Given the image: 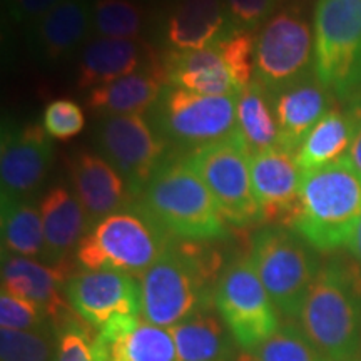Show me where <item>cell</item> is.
<instances>
[{"label": "cell", "mask_w": 361, "mask_h": 361, "mask_svg": "<svg viewBox=\"0 0 361 361\" xmlns=\"http://www.w3.org/2000/svg\"><path fill=\"white\" fill-rule=\"evenodd\" d=\"M178 361H234L239 348L218 310L207 308L169 328Z\"/></svg>", "instance_id": "cell-26"}, {"label": "cell", "mask_w": 361, "mask_h": 361, "mask_svg": "<svg viewBox=\"0 0 361 361\" xmlns=\"http://www.w3.org/2000/svg\"><path fill=\"white\" fill-rule=\"evenodd\" d=\"M2 252L44 261V224L34 197L2 196Z\"/></svg>", "instance_id": "cell-28"}, {"label": "cell", "mask_w": 361, "mask_h": 361, "mask_svg": "<svg viewBox=\"0 0 361 361\" xmlns=\"http://www.w3.org/2000/svg\"><path fill=\"white\" fill-rule=\"evenodd\" d=\"M346 106H348L351 112H353L356 121V130L353 142H351V147L345 159L348 161L358 173H361V92L348 99V104H346Z\"/></svg>", "instance_id": "cell-38"}, {"label": "cell", "mask_w": 361, "mask_h": 361, "mask_svg": "<svg viewBox=\"0 0 361 361\" xmlns=\"http://www.w3.org/2000/svg\"><path fill=\"white\" fill-rule=\"evenodd\" d=\"M72 274L71 266L2 252V291L37 305L56 331L78 318L66 295V284Z\"/></svg>", "instance_id": "cell-14"}, {"label": "cell", "mask_w": 361, "mask_h": 361, "mask_svg": "<svg viewBox=\"0 0 361 361\" xmlns=\"http://www.w3.org/2000/svg\"><path fill=\"white\" fill-rule=\"evenodd\" d=\"M234 361H256L255 358H252V356L250 355V353H243V355H239L236 360Z\"/></svg>", "instance_id": "cell-40"}, {"label": "cell", "mask_w": 361, "mask_h": 361, "mask_svg": "<svg viewBox=\"0 0 361 361\" xmlns=\"http://www.w3.org/2000/svg\"><path fill=\"white\" fill-rule=\"evenodd\" d=\"M137 202L174 239L213 243L229 234L213 194L186 157H166Z\"/></svg>", "instance_id": "cell-4"}, {"label": "cell", "mask_w": 361, "mask_h": 361, "mask_svg": "<svg viewBox=\"0 0 361 361\" xmlns=\"http://www.w3.org/2000/svg\"><path fill=\"white\" fill-rule=\"evenodd\" d=\"M223 258L207 243L173 239L159 259L139 278L141 316L171 328L202 310L213 308Z\"/></svg>", "instance_id": "cell-1"}, {"label": "cell", "mask_w": 361, "mask_h": 361, "mask_svg": "<svg viewBox=\"0 0 361 361\" xmlns=\"http://www.w3.org/2000/svg\"><path fill=\"white\" fill-rule=\"evenodd\" d=\"M314 74V39L300 12L284 8L255 37V79L271 96Z\"/></svg>", "instance_id": "cell-11"}, {"label": "cell", "mask_w": 361, "mask_h": 361, "mask_svg": "<svg viewBox=\"0 0 361 361\" xmlns=\"http://www.w3.org/2000/svg\"><path fill=\"white\" fill-rule=\"evenodd\" d=\"M250 258L279 314L296 322L322 269L318 251L288 226H266L251 238Z\"/></svg>", "instance_id": "cell-6"}, {"label": "cell", "mask_w": 361, "mask_h": 361, "mask_svg": "<svg viewBox=\"0 0 361 361\" xmlns=\"http://www.w3.org/2000/svg\"><path fill=\"white\" fill-rule=\"evenodd\" d=\"M236 104L238 96H204L168 84L149 121L166 142L192 152L236 133Z\"/></svg>", "instance_id": "cell-8"}, {"label": "cell", "mask_w": 361, "mask_h": 361, "mask_svg": "<svg viewBox=\"0 0 361 361\" xmlns=\"http://www.w3.org/2000/svg\"><path fill=\"white\" fill-rule=\"evenodd\" d=\"M166 85L168 78L161 61L159 64L90 89L85 106L101 117L142 116L152 109Z\"/></svg>", "instance_id": "cell-25"}, {"label": "cell", "mask_w": 361, "mask_h": 361, "mask_svg": "<svg viewBox=\"0 0 361 361\" xmlns=\"http://www.w3.org/2000/svg\"><path fill=\"white\" fill-rule=\"evenodd\" d=\"M96 361H178L169 328L142 316H119L94 335Z\"/></svg>", "instance_id": "cell-17"}, {"label": "cell", "mask_w": 361, "mask_h": 361, "mask_svg": "<svg viewBox=\"0 0 361 361\" xmlns=\"http://www.w3.org/2000/svg\"><path fill=\"white\" fill-rule=\"evenodd\" d=\"M54 161L51 135L39 124L4 126L0 144L2 196L32 197Z\"/></svg>", "instance_id": "cell-15"}, {"label": "cell", "mask_w": 361, "mask_h": 361, "mask_svg": "<svg viewBox=\"0 0 361 361\" xmlns=\"http://www.w3.org/2000/svg\"><path fill=\"white\" fill-rule=\"evenodd\" d=\"M44 224V261L56 266H71L90 223L75 194L66 186H54L40 201Z\"/></svg>", "instance_id": "cell-21"}, {"label": "cell", "mask_w": 361, "mask_h": 361, "mask_svg": "<svg viewBox=\"0 0 361 361\" xmlns=\"http://www.w3.org/2000/svg\"><path fill=\"white\" fill-rule=\"evenodd\" d=\"M348 250L351 252V256L361 264V223L358 224V228L355 229L353 236H351L348 241Z\"/></svg>", "instance_id": "cell-39"}, {"label": "cell", "mask_w": 361, "mask_h": 361, "mask_svg": "<svg viewBox=\"0 0 361 361\" xmlns=\"http://www.w3.org/2000/svg\"><path fill=\"white\" fill-rule=\"evenodd\" d=\"M0 361H57V331L0 329Z\"/></svg>", "instance_id": "cell-32"}, {"label": "cell", "mask_w": 361, "mask_h": 361, "mask_svg": "<svg viewBox=\"0 0 361 361\" xmlns=\"http://www.w3.org/2000/svg\"><path fill=\"white\" fill-rule=\"evenodd\" d=\"M250 149L236 133L196 149L186 159L213 194L226 223L236 228L263 223L252 192Z\"/></svg>", "instance_id": "cell-10"}, {"label": "cell", "mask_w": 361, "mask_h": 361, "mask_svg": "<svg viewBox=\"0 0 361 361\" xmlns=\"http://www.w3.org/2000/svg\"><path fill=\"white\" fill-rule=\"evenodd\" d=\"M279 2L281 0H224L231 24L247 32L269 20Z\"/></svg>", "instance_id": "cell-36"}, {"label": "cell", "mask_w": 361, "mask_h": 361, "mask_svg": "<svg viewBox=\"0 0 361 361\" xmlns=\"http://www.w3.org/2000/svg\"><path fill=\"white\" fill-rule=\"evenodd\" d=\"M251 183L261 219L269 226H288L296 207L303 171L293 152L281 146L252 152Z\"/></svg>", "instance_id": "cell-16"}, {"label": "cell", "mask_w": 361, "mask_h": 361, "mask_svg": "<svg viewBox=\"0 0 361 361\" xmlns=\"http://www.w3.org/2000/svg\"><path fill=\"white\" fill-rule=\"evenodd\" d=\"M137 201L92 226L75 252L82 269L119 271L141 278L173 243Z\"/></svg>", "instance_id": "cell-5"}, {"label": "cell", "mask_w": 361, "mask_h": 361, "mask_svg": "<svg viewBox=\"0 0 361 361\" xmlns=\"http://www.w3.org/2000/svg\"><path fill=\"white\" fill-rule=\"evenodd\" d=\"M66 295L75 314L96 329L119 316H141V283L119 271L74 273L66 284Z\"/></svg>", "instance_id": "cell-13"}, {"label": "cell", "mask_w": 361, "mask_h": 361, "mask_svg": "<svg viewBox=\"0 0 361 361\" xmlns=\"http://www.w3.org/2000/svg\"><path fill=\"white\" fill-rule=\"evenodd\" d=\"M146 11L137 0H94L92 34L107 39H141Z\"/></svg>", "instance_id": "cell-30"}, {"label": "cell", "mask_w": 361, "mask_h": 361, "mask_svg": "<svg viewBox=\"0 0 361 361\" xmlns=\"http://www.w3.org/2000/svg\"><path fill=\"white\" fill-rule=\"evenodd\" d=\"M94 141L104 159L123 176L135 200L166 159L168 149V142L144 116L102 117Z\"/></svg>", "instance_id": "cell-12"}, {"label": "cell", "mask_w": 361, "mask_h": 361, "mask_svg": "<svg viewBox=\"0 0 361 361\" xmlns=\"http://www.w3.org/2000/svg\"><path fill=\"white\" fill-rule=\"evenodd\" d=\"M361 223V173L346 159L306 171L288 228L319 252L348 246Z\"/></svg>", "instance_id": "cell-3"}, {"label": "cell", "mask_w": 361, "mask_h": 361, "mask_svg": "<svg viewBox=\"0 0 361 361\" xmlns=\"http://www.w3.org/2000/svg\"><path fill=\"white\" fill-rule=\"evenodd\" d=\"M89 324L74 318L57 329V361H96Z\"/></svg>", "instance_id": "cell-35"}, {"label": "cell", "mask_w": 361, "mask_h": 361, "mask_svg": "<svg viewBox=\"0 0 361 361\" xmlns=\"http://www.w3.org/2000/svg\"><path fill=\"white\" fill-rule=\"evenodd\" d=\"M236 30L224 0H176L164 24L169 51H194L214 45Z\"/></svg>", "instance_id": "cell-22"}, {"label": "cell", "mask_w": 361, "mask_h": 361, "mask_svg": "<svg viewBox=\"0 0 361 361\" xmlns=\"http://www.w3.org/2000/svg\"><path fill=\"white\" fill-rule=\"evenodd\" d=\"M64 0H8V11L17 22L35 24Z\"/></svg>", "instance_id": "cell-37"}, {"label": "cell", "mask_w": 361, "mask_h": 361, "mask_svg": "<svg viewBox=\"0 0 361 361\" xmlns=\"http://www.w3.org/2000/svg\"><path fill=\"white\" fill-rule=\"evenodd\" d=\"M271 97L278 121V144L296 154L311 129L333 109L335 96L311 74Z\"/></svg>", "instance_id": "cell-20"}, {"label": "cell", "mask_w": 361, "mask_h": 361, "mask_svg": "<svg viewBox=\"0 0 361 361\" xmlns=\"http://www.w3.org/2000/svg\"><path fill=\"white\" fill-rule=\"evenodd\" d=\"M214 308L238 346L251 353L281 326L279 311L261 283L250 255L224 264L214 293Z\"/></svg>", "instance_id": "cell-9"}, {"label": "cell", "mask_w": 361, "mask_h": 361, "mask_svg": "<svg viewBox=\"0 0 361 361\" xmlns=\"http://www.w3.org/2000/svg\"><path fill=\"white\" fill-rule=\"evenodd\" d=\"M85 126L84 111L71 99H56L44 109L42 128L52 139L67 141L82 133Z\"/></svg>", "instance_id": "cell-34"}, {"label": "cell", "mask_w": 361, "mask_h": 361, "mask_svg": "<svg viewBox=\"0 0 361 361\" xmlns=\"http://www.w3.org/2000/svg\"><path fill=\"white\" fill-rule=\"evenodd\" d=\"M236 130L250 152L279 146L278 121L274 114L273 97L255 79L238 94Z\"/></svg>", "instance_id": "cell-29"}, {"label": "cell", "mask_w": 361, "mask_h": 361, "mask_svg": "<svg viewBox=\"0 0 361 361\" xmlns=\"http://www.w3.org/2000/svg\"><path fill=\"white\" fill-rule=\"evenodd\" d=\"M92 6L90 0H64L32 24L34 49L44 61H67L87 44Z\"/></svg>", "instance_id": "cell-24"}, {"label": "cell", "mask_w": 361, "mask_h": 361, "mask_svg": "<svg viewBox=\"0 0 361 361\" xmlns=\"http://www.w3.org/2000/svg\"><path fill=\"white\" fill-rule=\"evenodd\" d=\"M72 192L75 194L90 228L107 216L133 206L135 197L117 171L102 156L80 151L69 161Z\"/></svg>", "instance_id": "cell-18"}, {"label": "cell", "mask_w": 361, "mask_h": 361, "mask_svg": "<svg viewBox=\"0 0 361 361\" xmlns=\"http://www.w3.org/2000/svg\"><path fill=\"white\" fill-rule=\"evenodd\" d=\"M250 355L256 361H329L291 319L281 323L278 331Z\"/></svg>", "instance_id": "cell-31"}, {"label": "cell", "mask_w": 361, "mask_h": 361, "mask_svg": "<svg viewBox=\"0 0 361 361\" xmlns=\"http://www.w3.org/2000/svg\"><path fill=\"white\" fill-rule=\"evenodd\" d=\"M298 322L306 336L329 361L360 360V266L341 256L323 263Z\"/></svg>", "instance_id": "cell-2"}, {"label": "cell", "mask_w": 361, "mask_h": 361, "mask_svg": "<svg viewBox=\"0 0 361 361\" xmlns=\"http://www.w3.org/2000/svg\"><path fill=\"white\" fill-rule=\"evenodd\" d=\"M356 361H361V358H360V360H356Z\"/></svg>", "instance_id": "cell-41"}, {"label": "cell", "mask_w": 361, "mask_h": 361, "mask_svg": "<svg viewBox=\"0 0 361 361\" xmlns=\"http://www.w3.org/2000/svg\"><path fill=\"white\" fill-rule=\"evenodd\" d=\"M0 328L11 329V331H42V329L54 326L47 314L37 305L2 291L0 295Z\"/></svg>", "instance_id": "cell-33"}, {"label": "cell", "mask_w": 361, "mask_h": 361, "mask_svg": "<svg viewBox=\"0 0 361 361\" xmlns=\"http://www.w3.org/2000/svg\"><path fill=\"white\" fill-rule=\"evenodd\" d=\"M159 62L151 45L141 39L94 37L80 52L75 84L80 90H90Z\"/></svg>", "instance_id": "cell-19"}, {"label": "cell", "mask_w": 361, "mask_h": 361, "mask_svg": "<svg viewBox=\"0 0 361 361\" xmlns=\"http://www.w3.org/2000/svg\"><path fill=\"white\" fill-rule=\"evenodd\" d=\"M356 121L348 106L345 109L333 107L318 124L311 129L296 151L300 169L313 171L345 159L353 142Z\"/></svg>", "instance_id": "cell-27"}, {"label": "cell", "mask_w": 361, "mask_h": 361, "mask_svg": "<svg viewBox=\"0 0 361 361\" xmlns=\"http://www.w3.org/2000/svg\"><path fill=\"white\" fill-rule=\"evenodd\" d=\"M314 75L333 96L361 92V0H318L313 20Z\"/></svg>", "instance_id": "cell-7"}, {"label": "cell", "mask_w": 361, "mask_h": 361, "mask_svg": "<svg viewBox=\"0 0 361 361\" xmlns=\"http://www.w3.org/2000/svg\"><path fill=\"white\" fill-rule=\"evenodd\" d=\"M168 84L204 96H238L239 89L219 44L194 51H168L162 59Z\"/></svg>", "instance_id": "cell-23"}]
</instances>
